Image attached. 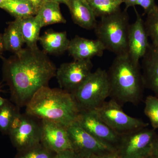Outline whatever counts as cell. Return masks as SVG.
<instances>
[{
	"mask_svg": "<svg viewBox=\"0 0 158 158\" xmlns=\"http://www.w3.org/2000/svg\"><path fill=\"white\" fill-rule=\"evenodd\" d=\"M57 69L47 54L38 47H27L15 54L5 61L3 67L11 102L19 108L26 106L38 90L48 86Z\"/></svg>",
	"mask_w": 158,
	"mask_h": 158,
	"instance_id": "1",
	"label": "cell"
},
{
	"mask_svg": "<svg viewBox=\"0 0 158 158\" xmlns=\"http://www.w3.org/2000/svg\"><path fill=\"white\" fill-rule=\"evenodd\" d=\"M26 107L25 113L30 116L67 127L77 121L81 111L73 94L48 86L38 90Z\"/></svg>",
	"mask_w": 158,
	"mask_h": 158,
	"instance_id": "2",
	"label": "cell"
},
{
	"mask_svg": "<svg viewBox=\"0 0 158 158\" xmlns=\"http://www.w3.org/2000/svg\"><path fill=\"white\" fill-rule=\"evenodd\" d=\"M107 72L110 97L121 106L127 103L138 105L145 88L140 62L133 60L127 53L116 56Z\"/></svg>",
	"mask_w": 158,
	"mask_h": 158,
	"instance_id": "3",
	"label": "cell"
},
{
	"mask_svg": "<svg viewBox=\"0 0 158 158\" xmlns=\"http://www.w3.org/2000/svg\"><path fill=\"white\" fill-rule=\"evenodd\" d=\"M130 24L126 10L102 17L94 28L97 39L116 56L127 53Z\"/></svg>",
	"mask_w": 158,
	"mask_h": 158,
	"instance_id": "4",
	"label": "cell"
},
{
	"mask_svg": "<svg viewBox=\"0 0 158 158\" xmlns=\"http://www.w3.org/2000/svg\"><path fill=\"white\" fill-rule=\"evenodd\" d=\"M107 72L101 68L90 73L73 95L81 110H93L110 96Z\"/></svg>",
	"mask_w": 158,
	"mask_h": 158,
	"instance_id": "5",
	"label": "cell"
},
{
	"mask_svg": "<svg viewBox=\"0 0 158 158\" xmlns=\"http://www.w3.org/2000/svg\"><path fill=\"white\" fill-rule=\"evenodd\" d=\"M98 116L114 131L120 136L147 127L149 124L140 118L126 114L114 100L105 101L93 110Z\"/></svg>",
	"mask_w": 158,
	"mask_h": 158,
	"instance_id": "6",
	"label": "cell"
},
{
	"mask_svg": "<svg viewBox=\"0 0 158 158\" xmlns=\"http://www.w3.org/2000/svg\"><path fill=\"white\" fill-rule=\"evenodd\" d=\"M38 120L27 113H20L14 120L8 135L18 152L40 144L41 126Z\"/></svg>",
	"mask_w": 158,
	"mask_h": 158,
	"instance_id": "7",
	"label": "cell"
},
{
	"mask_svg": "<svg viewBox=\"0 0 158 158\" xmlns=\"http://www.w3.org/2000/svg\"><path fill=\"white\" fill-rule=\"evenodd\" d=\"M156 134L147 127L121 135L116 152L121 158H148Z\"/></svg>",
	"mask_w": 158,
	"mask_h": 158,
	"instance_id": "8",
	"label": "cell"
},
{
	"mask_svg": "<svg viewBox=\"0 0 158 158\" xmlns=\"http://www.w3.org/2000/svg\"><path fill=\"white\" fill-rule=\"evenodd\" d=\"M93 67L91 59L62 63L56 76L60 88L73 94L92 72Z\"/></svg>",
	"mask_w": 158,
	"mask_h": 158,
	"instance_id": "9",
	"label": "cell"
},
{
	"mask_svg": "<svg viewBox=\"0 0 158 158\" xmlns=\"http://www.w3.org/2000/svg\"><path fill=\"white\" fill-rule=\"evenodd\" d=\"M67 130L73 150L82 158L116 151L90 135L77 122Z\"/></svg>",
	"mask_w": 158,
	"mask_h": 158,
	"instance_id": "10",
	"label": "cell"
},
{
	"mask_svg": "<svg viewBox=\"0 0 158 158\" xmlns=\"http://www.w3.org/2000/svg\"><path fill=\"white\" fill-rule=\"evenodd\" d=\"M77 122L90 135L116 150L121 136L111 129L93 110H81Z\"/></svg>",
	"mask_w": 158,
	"mask_h": 158,
	"instance_id": "11",
	"label": "cell"
},
{
	"mask_svg": "<svg viewBox=\"0 0 158 158\" xmlns=\"http://www.w3.org/2000/svg\"><path fill=\"white\" fill-rule=\"evenodd\" d=\"M40 143L55 153L73 150L67 127L47 120H40Z\"/></svg>",
	"mask_w": 158,
	"mask_h": 158,
	"instance_id": "12",
	"label": "cell"
},
{
	"mask_svg": "<svg viewBox=\"0 0 158 158\" xmlns=\"http://www.w3.org/2000/svg\"><path fill=\"white\" fill-rule=\"evenodd\" d=\"M135 10L136 19L135 22L130 24L127 54L133 60L139 62L147 52L150 43L148 42L144 21L135 7Z\"/></svg>",
	"mask_w": 158,
	"mask_h": 158,
	"instance_id": "13",
	"label": "cell"
},
{
	"mask_svg": "<svg viewBox=\"0 0 158 158\" xmlns=\"http://www.w3.org/2000/svg\"><path fill=\"white\" fill-rule=\"evenodd\" d=\"M105 50L104 46L97 39L90 40L76 36L70 40L68 51L75 60H83L102 56Z\"/></svg>",
	"mask_w": 158,
	"mask_h": 158,
	"instance_id": "14",
	"label": "cell"
},
{
	"mask_svg": "<svg viewBox=\"0 0 158 158\" xmlns=\"http://www.w3.org/2000/svg\"><path fill=\"white\" fill-rule=\"evenodd\" d=\"M141 59V69L144 87L152 90L158 98V48L150 44Z\"/></svg>",
	"mask_w": 158,
	"mask_h": 158,
	"instance_id": "15",
	"label": "cell"
},
{
	"mask_svg": "<svg viewBox=\"0 0 158 158\" xmlns=\"http://www.w3.org/2000/svg\"><path fill=\"white\" fill-rule=\"evenodd\" d=\"M65 5L75 23L87 30L94 29L98 21L89 3L85 0H68Z\"/></svg>",
	"mask_w": 158,
	"mask_h": 158,
	"instance_id": "16",
	"label": "cell"
},
{
	"mask_svg": "<svg viewBox=\"0 0 158 158\" xmlns=\"http://www.w3.org/2000/svg\"><path fill=\"white\" fill-rule=\"evenodd\" d=\"M39 41L46 53L58 54L68 51L70 40L66 31H48L40 37Z\"/></svg>",
	"mask_w": 158,
	"mask_h": 158,
	"instance_id": "17",
	"label": "cell"
},
{
	"mask_svg": "<svg viewBox=\"0 0 158 158\" xmlns=\"http://www.w3.org/2000/svg\"><path fill=\"white\" fill-rule=\"evenodd\" d=\"M35 16L42 28L54 24L66 23L61 13L60 4L56 2H44Z\"/></svg>",
	"mask_w": 158,
	"mask_h": 158,
	"instance_id": "18",
	"label": "cell"
},
{
	"mask_svg": "<svg viewBox=\"0 0 158 158\" xmlns=\"http://www.w3.org/2000/svg\"><path fill=\"white\" fill-rule=\"evenodd\" d=\"M4 49L17 53L22 49L25 44L17 19L9 23L2 36Z\"/></svg>",
	"mask_w": 158,
	"mask_h": 158,
	"instance_id": "19",
	"label": "cell"
},
{
	"mask_svg": "<svg viewBox=\"0 0 158 158\" xmlns=\"http://www.w3.org/2000/svg\"><path fill=\"white\" fill-rule=\"evenodd\" d=\"M17 19L23 38L27 47H37V42L39 41L40 33V29L42 28L39 21L35 16Z\"/></svg>",
	"mask_w": 158,
	"mask_h": 158,
	"instance_id": "20",
	"label": "cell"
},
{
	"mask_svg": "<svg viewBox=\"0 0 158 158\" xmlns=\"http://www.w3.org/2000/svg\"><path fill=\"white\" fill-rule=\"evenodd\" d=\"M15 19H23L35 16L37 11L31 4L22 0H7L0 5Z\"/></svg>",
	"mask_w": 158,
	"mask_h": 158,
	"instance_id": "21",
	"label": "cell"
},
{
	"mask_svg": "<svg viewBox=\"0 0 158 158\" xmlns=\"http://www.w3.org/2000/svg\"><path fill=\"white\" fill-rule=\"evenodd\" d=\"M20 108L6 99L0 106V132L8 135L14 120L20 113Z\"/></svg>",
	"mask_w": 158,
	"mask_h": 158,
	"instance_id": "22",
	"label": "cell"
},
{
	"mask_svg": "<svg viewBox=\"0 0 158 158\" xmlns=\"http://www.w3.org/2000/svg\"><path fill=\"white\" fill-rule=\"evenodd\" d=\"M88 3L96 17L101 18L121 10L123 0H90Z\"/></svg>",
	"mask_w": 158,
	"mask_h": 158,
	"instance_id": "23",
	"label": "cell"
},
{
	"mask_svg": "<svg viewBox=\"0 0 158 158\" xmlns=\"http://www.w3.org/2000/svg\"><path fill=\"white\" fill-rule=\"evenodd\" d=\"M148 35L153 45L158 48V6L147 14L144 21Z\"/></svg>",
	"mask_w": 158,
	"mask_h": 158,
	"instance_id": "24",
	"label": "cell"
},
{
	"mask_svg": "<svg viewBox=\"0 0 158 158\" xmlns=\"http://www.w3.org/2000/svg\"><path fill=\"white\" fill-rule=\"evenodd\" d=\"M144 113L153 129H158V98L153 95L147 96L144 101Z\"/></svg>",
	"mask_w": 158,
	"mask_h": 158,
	"instance_id": "25",
	"label": "cell"
},
{
	"mask_svg": "<svg viewBox=\"0 0 158 158\" xmlns=\"http://www.w3.org/2000/svg\"><path fill=\"white\" fill-rule=\"evenodd\" d=\"M55 154L40 143L28 149L18 152L15 158H52Z\"/></svg>",
	"mask_w": 158,
	"mask_h": 158,
	"instance_id": "26",
	"label": "cell"
},
{
	"mask_svg": "<svg viewBox=\"0 0 158 158\" xmlns=\"http://www.w3.org/2000/svg\"><path fill=\"white\" fill-rule=\"evenodd\" d=\"M141 6L144 11V14H147L156 7L155 0H138L135 6Z\"/></svg>",
	"mask_w": 158,
	"mask_h": 158,
	"instance_id": "27",
	"label": "cell"
},
{
	"mask_svg": "<svg viewBox=\"0 0 158 158\" xmlns=\"http://www.w3.org/2000/svg\"><path fill=\"white\" fill-rule=\"evenodd\" d=\"M52 158H82L73 150H68L55 153Z\"/></svg>",
	"mask_w": 158,
	"mask_h": 158,
	"instance_id": "28",
	"label": "cell"
},
{
	"mask_svg": "<svg viewBox=\"0 0 158 158\" xmlns=\"http://www.w3.org/2000/svg\"><path fill=\"white\" fill-rule=\"evenodd\" d=\"M87 158H121L118 155V152L115 151L106 153L100 155H94Z\"/></svg>",
	"mask_w": 158,
	"mask_h": 158,
	"instance_id": "29",
	"label": "cell"
},
{
	"mask_svg": "<svg viewBox=\"0 0 158 158\" xmlns=\"http://www.w3.org/2000/svg\"><path fill=\"white\" fill-rule=\"evenodd\" d=\"M22 1L31 4L37 11V13L42 6L44 2V0H22Z\"/></svg>",
	"mask_w": 158,
	"mask_h": 158,
	"instance_id": "30",
	"label": "cell"
},
{
	"mask_svg": "<svg viewBox=\"0 0 158 158\" xmlns=\"http://www.w3.org/2000/svg\"><path fill=\"white\" fill-rule=\"evenodd\" d=\"M151 156L153 158H158V133L156 134L153 142Z\"/></svg>",
	"mask_w": 158,
	"mask_h": 158,
	"instance_id": "31",
	"label": "cell"
},
{
	"mask_svg": "<svg viewBox=\"0 0 158 158\" xmlns=\"http://www.w3.org/2000/svg\"><path fill=\"white\" fill-rule=\"evenodd\" d=\"M138 0H123V3L125 5V9L127 10L129 8L131 7H135V3Z\"/></svg>",
	"mask_w": 158,
	"mask_h": 158,
	"instance_id": "32",
	"label": "cell"
},
{
	"mask_svg": "<svg viewBox=\"0 0 158 158\" xmlns=\"http://www.w3.org/2000/svg\"><path fill=\"white\" fill-rule=\"evenodd\" d=\"M44 2H48V1H51V2H56L60 4V3H62V4H66L67 3L68 0H44Z\"/></svg>",
	"mask_w": 158,
	"mask_h": 158,
	"instance_id": "33",
	"label": "cell"
},
{
	"mask_svg": "<svg viewBox=\"0 0 158 158\" xmlns=\"http://www.w3.org/2000/svg\"><path fill=\"white\" fill-rule=\"evenodd\" d=\"M4 49V45H3L2 36L0 35V53Z\"/></svg>",
	"mask_w": 158,
	"mask_h": 158,
	"instance_id": "34",
	"label": "cell"
},
{
	"mask_svg": "<svg viewBox=\"0 0 158 158\" xmlns=\"http://www.w3.org/2000/svg\"><path fill=\"white\" fill-rule=\"evenodd\" d=\"M6 1H7V0H0V5H2L3 2H4Z\"/></svg>",
	"mask_w": 158,
	"mask_h": 158,
	"instance_id": "35",
	"label": "cell"
},
{
	"mask_svg": "<svg viewBox=\"0 0 158 158\" xmlns=\"http://www.w3.org/2000/svg\"><path fill=\"white\" fill-rule=\"evenodd\" d=\"M85 1H87V2H89V1H90V0H85Z\"/></svg>",
	"mask_w": 158,
	"mask_h": 158,
	"instance_id": "36",
	"label": "cell"
},
{
	"mask_svg": "<svg viewBox=\"0 0 158 158\" xmlns=\"http://www.w3.org/2000/svg\"><path fill=\"white\" fill-rule=\"evenodd\" d=\"M148 158H153L151 156H150L149 157H148Z\"/></svg>",
	"mask_w": 158,
	"mask_h": 158,
	"instance_id": "37",
	"label": "cell"
},
{
	"mask_svg": "<svg viewBox=\"0 0 158 158\" xmlns=\"http://www.w3.org/2000/svg\"><path fill=\"white\" fill-rule=\"evenodd\" d=\"M1 86H0V92H1Z\"/></svg>",
	"mask_w": 158,
	"mask_h": 158,
	"instance_id": "38",
	"label": "cell"
}]
</instances>
